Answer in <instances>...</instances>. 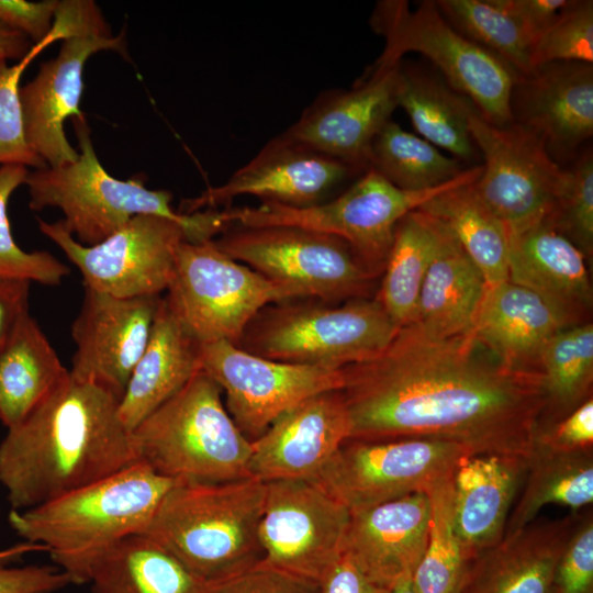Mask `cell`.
Listing matches in <instances>:
<instances>
[{"label": "cell", "mask_w": 593, "mask_h": 593, "mask_svg": "<svg viewBox=\"0 0 593 593\" xmlns=\"http://www.w3.org/2000/svg\"><path fill=\"white\" fill-rule=\"evenodd\" d=\"M40 231L78 268L83 287L119 298L166 292L180 244L188 242L178 222L152 214L132 217L102 242H77L63 222L37 219Z\"/></svg>", "instance_id": "obj_15"}, {"label": "cell", "mask_w": 593, "mask_h": 593, "mask_svg": "<svg viewBox=\"0 0 593 593\" xmlns=\"http://www.w3.org/2000/svg\"><path fill=\"white\" fill-rule=\"evenodd\" d=\"M473 182L452 186L417 210L449 230L479 268L488 287H491L508 280L507 232L503 222L477 193Z\"/></svg>", "instance_id": "obj_33"}, {"label": "cell", "mask_w": 593, "mask_h": 593, "mask_svg": "<svg viewBox=\"0 0 593 593\" xmlns=\"http://www.w3.org/2000/svg\"><path fill=\"white\" fill-rule=\"evenodd\" d=\"M588 258L593 251V156L583 155L571 169L547 219Z\"/></svg>", "instance_id": "obj_42"}, {"label": "cell", "mask_w": 593, "mask_h": 593, "mask_svg": "<svg viewBox=\"0 0 593 593\" xmlns=\"http://www.w3.org/2000/svg\"><path fill=\"white\" fill-rule=\"evenodd\" d=\"M92 593H210L174 555L144 534L104 552L90 568Z\"/></svg>", "instance_id": "obj_31"}, {"label": "cell", "mask_w": 593, "mask_h": 593, "mask_svg": "<svg viewBox=\"0 0 593 593\" xmlns=\"http://www.w3.org/2000/svg\"><path fill=\"white\" fill-rule=\"evenodd\" d=\"M551 593H593V515L578 514L571 535L557 562Z\"/></svg>", "instance_id": "obj_44"}, {"label": "cell", "mask_w": 593, "mask_h": 593, "mask_svg": "<svg viewBox=\"0 0 593 593\" xmlns=\"http://www.w3.org/2000/svg\"><path fill=\"white\" fill-rule=\"evenodd\" d=\"M30 281L0 277V345L29 312Z\"/></svg>", "instance_id": "obj_51"}, {"label": "cell", "mask_w": 593, "mask_h": 593, "mask_svg": "<svg viewBox=\"0 0 593 593\" xmlns=\"http://www.w3.org/2000/svg\"><path fill=\"white\" fill-rule=\"evenodd\" d=\"M119 398L64 379L0 443V483L11 510L49 502L137 462Z\"/></svg>", "instance_id": "obj_2"}, {"label": "cell", "mask_w": 593, "mask_h": 593, "mask_svg": "<svg viewBox=\"0 0 593 593\" xmlns=\"http://www.w3.org/2000/svg\"><path fill=\"white\" fill-rule=\"evenodd\" d=\"M58 3V0H0V21L35 44L53 30Z\"/></svg>", "instance_id": "obj_47"}, {"label": "cell", "mask_w": 593, "mask_h": 593, "mask_svg": "<svg viewBox=\"0 0 593 593\" xmlns=\"http://www.w3.org/2000/svg\"><path fill=\"white\" fill-rule=\"evenodd\" d=\"M445 19L463 36L494 53L519 76L533 70V42L499 0H436Z\"/></svg>", "instance_id": "obj_39"}, {"label": "cell", "mask_w": 593, "mask_h": 593, "mask_svg": "<svg viewBox=\"0 0 593 593\" xmlns=\"http://www.w3.org/2000/svg\"><path fill=\"white\" fill-rule=\"evenodd\" d=\"M578 513L533 521L469 564L459 593H551L557 562Z\"/></svg>", "instance_id": "obj_26"}, {"label": "cell", "mask_w": 593, "mask_h": 593, "mask_svg": "<svg viewBox=\"0 0 593 593\" xmlns=\"http://www.w3.org/2000/svg\"><path fill=\"white\" fill-rule=\"evenodd\" d=\"M411 575L402 578L395 583L392 593H416L411 582Z\"/></svg>", "instance_id": "obj_54"}, {"label": "cell", "mask_w": 593, "mask_h": 593, "mask_svg": "<svg viewBox=\"0 0 593 593\" xmlns=\"http://www.w3.org/2000/svg\"><path fill=\"white\" fill-rule=\"evenodd\" d=\"M342 372L355 439L434 438L528 459L546 406L539 371L505 366L472 335L438 336L414 323Z\"/></svg>", "instance_id": "obj_1"}, {"label": "cell", "mask_w": 593, "mask_h": 593, "mask_svg": "<svg viewBox=\"0 0 593 593\" xmlns=\"http://www.w3.org/2000/svg\"><path fill=\"white\" fill-rule=\"evenodd\" d=\"M65 20L55 14L51 33L15 64L0 61V165H21L35 169L44 168L45 161L31 148L26 139L20 80L27 66L47 46L68 36Z\"/></svg>", "instance_id": "obj_40"}, {"label": "cell", "mask_w": 593, "mask_h": 593, "mask_svg": "<svg viewBox=\"0 0 593 593\" xmlns=\"http://www.w3.org/2000/svg\"><path fill=\"white\" fill-rule=\"evenodd\" d=\"M32 45V42L24 34L0 21V61L20 60Z\"/></svg>", "instance_id": "obj_52"}, {"label": "cell", "mask_w": 593, "mask_h": 593, "mask_svg": "<svg viewBox=\"0 0 593 593\" xmlns=\"http://www.w3.org/2000/svg\"><path fill=\"white\" fill-rule=\"evenodd\" d=\"M429 503L415 492L350 513L347 552L373 581L393 589L413 574L427 544Z\"/></svg>", "instance_id": "obj_24"}, {"label": "cell", "mask_w": 593, "mask_h": 593, "mask_svg": "<svg viewBox=\"0 0 593 593\" xmlns=\"http://www.w3.org/2000/svg\"><path fill=\"white\" fill-rule=\"evenodd\" d=\"M400 63L383 69L370 67L353 89L322 94L281 134L301 146L368 169L371 144L398 108Z\"/></svg>", "instance_id": "obj_20"}, {"label": "cell", "mask_w": 593, "mask_h": 593, "mask_svg": "<svg viewBox=\"0 0 593 593\" xmlns=\"http://www.w3.org/2000/svg\"><path fill=\"white\" fill-rule=\"evenodd\" d=\"M398 108L404 109L421 137L458 160L471 161L477 149L469 128L471 101L441 79L399 65Z\"/></svg>", "instance_id": "obj_32"}, {"label": "cell", "mask_w": 593, "mask_h": 593, "mask_svg": "<svg viewBox=\"0 0 593 593\" xmlns=\"http://www.w3.org/2000/svg\"><path fill=\"white\" fill-rule=\"evenodd\" d=\"M533 448L560 452L593 449L592 396L560 419L539 426Z\"/></svg>", "instance_id": "obj_46"}, {"label": "cell", "mask_w": 593, "mask_h": 593, "mask_svg": "<svg viewBox=\"0 0 593 593\" xmlns=\"http://www.w3.org/2000/svg\"><path fill=\"white\" fill-rule=\"evenodd\" d=\"M72 584L58 567H5L0 563V593H55Z\"/></svg>", "instance_id": "obj_48"}, {"label": "cell", "mask_w": 593, "mask_h": 593, "mask_svg": "<svg viewBox=\"0 0 593 593\" xmlns=\"http://www.w3.org/2000/svg\"><path fill=\"white\" fill-rule=\"evenodd\" d=\"M83 300L71 325L76 351L69 374L121 399L143 354L161 300L119 298L83 287Z\"/></svg>", "instance_id": "obj_19"}, {"label": "cell", "mask_w": 593, "mask_h": 593, "mask_svg": "<svg viewBox=\"0 0 593 593\" xmlns=\"http://www.w3.org/2000/svg\"><path fill=\"white\" fill-rule=\"evenodd\" d=\"M585 259L547 220L507 234L508 280L545 300L567 327L589 322L592 288Z\"/></svg>", "instance_id": "obj_23"}, {"label": "cell", "mask_w": 593, "mask_h": 593, "mask_svg": "<svg viewBox=\"0 0 593 593\" xmlns=\"http://www.w3.org/2000/svg\"><path fill=\"white\" fill-rule=\"evenodd\" d=\"M527 465L524 457L473 454L455 469L456 529L470 562L503 539Z\"/></svg>", "instance_id": "obj_25"}, {"label": "cell", "mask_w": 593, "mask_h": 593, "mask_svg": "<svg viewBox=\"0 0 593 593\" xmlns=\"http://www.w3.org/2000/svg\"><path fill=\"white\" fill-rule=\"evenodd\" d=\"M208 585L210 593H318V582L262 561L238 574Z\"/></svg>", "instance_id": "obj_45"}, {"label": "cell", "mask_w": 593, "mask_h": 593, "mask_svg": "<svg viewBox=\"0 0 593 593\" xmlns=\"http://www.w3.org/2000/svg\"><path fill=\"white\" fill-rule=\"evenodd\" d=\"M318 593H392V589L370 579L344 551L320 580Z\"/></svg>", "instance_id": "obj_50"}, {"label": "cell", "mask_w": 593, "mask_h": 593, "mask_svg": "<svg viewBox=\"0 0 593 593\" xmlns=\"http://www.w3.org/2000/svg\"><path fill=\"white\" fill-rule=\"evenodd\" d=\"M435 245V221L426 213L414 210L396 224L376 298L398 328L415 318Z\"/></svg>", "instance_id": "obj_35"}, {"label": "cell", "mask_w": 593, "mask_h": 593, "mask_svg": "<svg viewBox=\"0 0 593 593\" xmlns=\"http://www.w3.org/2000/svg\"><path fill=\"white\" fill-rule=\"evenodd\" d=\"M469 128L484 161L473 187L503 222L507 234L547 220L567 170L553 160L542 141L515 122L494 125L475 108L469 115Z\"/></svg>", "instance_id": "obj_14"}, {"label": "cell", "mask_w": 593, "mask_h": 593, "mask_svg": "<svg viewBox=\"0 0 593 593\" xmlns=\"http://www.w3.org/2000/svg\"><path fill=\"white\" fill-rule=\"evenodd\" d=\"M434 221L435 250L412 323L438 336L471 335L488 284L449 230Z\"/></svg>", "instance_id": "obj_29"}, {"label": "cell", "mask_w": 593, "mask_h": 593, "mask_svg": "<svg viewBox=\"0 0 593 593\" xmlns=\"http://www.w3.org/2000/svg\"><path fill=\"white\" fill-rule=\"evenodd\" d=\"M27 175L25 166H0V277L55 287L69 275V268L48 251L22 249L11 231L8 203L16 188L24 184Z\"/></svg>", "instance_id": "obj_41"}, {"label": "cell", "mask_w": 593, "mask_h": 593, "mask_svg": "<svg viewBox=\"0 0 593 593\" xmlns=\"http://www.w3.org/2000/svg\"><path fill=\"white\" fill-rule=\"evenodd\" d=\"M71 32L63 40L56 57L41 65L36 76L21 86L26 139L49 167L75 161L78 152L64 131L68 118L82 115L87 60L101 51L125 54L122 35H113L100 8L91 0H67Z\"/></svg>", "instance_id": "obj_13"}, {"label": "cell", "mask_w": 593, "mask_h": 593, "mask_svg": "<svg viewBox=\"0 0 593 593\" xmlns=\"http://www.w3.org/2000/svg\"><path fill=\"white\" fill-rule=\"evenodd\" d=\"M265 492V482L254 477L177 481L143 534L205 583L219 582L262 560L258 526Z\"/></svg>", "instance_id": "obj_5"}, {"label": "cell", "mask_w": 593, "mask_h": 593, "mask_svg": "<svg viewBox=\"0 0 593 593\" xmlns=\"http://www.w3.org/2000/svg\"><path fill=\"white\" fill-rule=\"evenodd\" d=\"M360 171L365 170L280 134L234 171L225 183L183 200L178 212L192 214L216 209L239 195H255L262 202L289 206H310L326 201L345 180Z\"/></svg>", "instance_id": "obj_18"}, {"label": "cell", "mask_w": 593, "mask_h": 593, "mask_svg": "<svg viewBox=\"0 0 593 593\" xmlns=\"http://www.w3.org/2000/svg\"><path fill=\"white\" fill-rule=\"evenodd\" d=\"M35 551L47 552V549L43 545L24 541L22 544L0 550V563L4 564L7 562L20 559L29 552Z\"/></svg>", "instance_id": "obj_53"}, {"label": "cell", "mask_w": 593, "mask_h": 593, "mask_svg": "<svg viewBox=\"0 0 593 593\" xmlns=\"http://www.w3.org/2000/svg\"><path fill=\"white\" fill-rule=\"evenodd\" d=\"M510 513L504 536L536 519L539 511L558 504L581 512L593 502V449L572 452L533 448L526 475Z\"/></svg>", "instance_id": "obj_34"}, {"label": "cell", "mask_w": 593, "mask_h": 593, "mask_svg": "<svg viewBox=\"0 0 593 593\" xmlns=\"http://www.w3.org/2000/svg\"><path fill=\"white\" fill-rule=\"evenodd\" d=\"M227 256L282 287L292 300L368 298L377 278L344 240L291 226H230L214 238Z\"/></svg>", "instance_id": "obj_10"}, {"label": "cell", "mask_w": 593, "mask_h": 593, "mask_svg": "<svg viewBox=\"0 0 593 593\" xmlns=\"http://www.w3.org/2000/svg\"><path fill=\"white\" fill-rule=\"evenodd\" d=\"M199 369L225 394V407L250 441L302 401L339 390L342 369L267 359L230 342L200 344Z\"/></svg>", "instance_id": "obj_16"}, {"label": "cell", "mask_w": 593, "mask_h": 593, "mask_svg": "<svg viewBox=\"0 0 593 593\" xmlns=\"http://www.w3.org/2000/svg\"><path fill=\"white\" fill-rule=\"evenodd\" d=\"M370 24L385 41L371 68L398 65L404 54L418 53L441 72L448 86L466 97L490 123L513 122L511 98L516 71L494 53L459 33L434 0L411 10L405 0L377 3Z\"/></svg>", "instance_id": "obj_8"}, {"label": "cell", "mask_w": 593, "mask_h": 593, "mask_svg": "<svg viewBox=\"0 0 593 593\" xmlns=\"http://www.w3.org/2000/svg\"><path fill=\"white\" fill-rule=\"evenodd\" d=\"M350 438V422L339 390L307 398L250 441L249 475L262 482L313 481Z\"/></svg>", "instance_id": "obj_21"}, {"label": "cell", "mask_w": 593, "mask_h": 593, "mask_svg": "<svg viewBox=\"0 0 593 593\" xmlns=\"http://www.w3.org/2000/svg\"><path fill=\"white\" fill-rule=\"evenodd\" d=\"M398 331L377 298L291 300L264 307L237 346L277 361L343 369L381 353Z\"/></svg>", "instance_id": "obj_7"}, {"label": "cell", "mask_w": 593, "mask_h": 593, "mask_svg": "<svg viewBox=\"0 0 593 593\" xmlns=\"http://www.w3.org/2000/svg\"><path fill=\"white\" fill-rule=\"evenodd\" d=\"M262 562L316 582L345 551L350 512L309 480L265 482Z\"/></svg>", "instance_id": "obj_17"}, {"label": "cell", "mask_w": 593, "mask_h": 593, "mask_svg": "<svg viewBox=\"0 0 593 593\" xmlns=\"http://www.w3.org/2000/svg\"><path fill=\"white\" fill-rule=\"evenodd\" d=\"M176 482L136 462L49 502L11 510L8 519L25 541L45 546L72 584H83L104 552L146 530Z\"/></svg>", "instance_id": "obj_3"}, {"label": "cell", "mask_w": 593, "mask_h": 593, "mask_svg": "<svg viewBox=\"0 0 593 593\" xmlns=\"http://www.w3.org/2000/svg\"><path fill=\"white\" fill-rule=\"evenodd\" d=\"M469 455L467 447L443 439L349 438L313 482L351 513L426 492Z\"/></svg>", "instance_id": "obj_12"}, {"label": "cell", "mask_w": 593, "mask_h": 593, "mask_svg": "<svg viewBox=\"0 0 593 593\" xmlns=\"http://www.w3.org/2000/svg\"><path fill=\"white\" fill-rule=\"evenodd\" d=\"M200 343L161 296L147 345L119 401V416L132 433L199 371Z\"/></svg>", "instance_id": "obj_28"}, {"label": "cell", "mask_w": 593, "mask_h": 593, "mask_svg": "<svg viewBox=\"0 0 593 593\" xmlns=\"http://www.w3.org/2000/svg\"><path fill=\"white\" fill-rule=\"evenodd\" d=\"M78 158L69 164L35 169L25 179L31 210L57 208L67 231L82 245H96L132 217L159 215L180 223L188 242L214 239L230 227L222 210L208 209L181 214L171 205L167 190H152L138 178L112 177L99 161L85 115L72 118Z\"/></svg>", "instance_id": "obj_4"}, {"label": "cell", "mask_w": 593, "mask_h": 593, "mask_svg": "<svg viewBox=\"0 0 593 593\" xmlns=\"http://www.w3.org/2000/svg\"><path fill=\"white\" fill-rule=\"evenodd\" d=\"M425 493L429 503L428 537L411 578L413 589L416 593H459L470 561L456 529L454 473Z\"/></svg>", "instance_id": "obj_38"}, {"label": "cell", "mask_w": 593, "mask_h": 593, "mask_svg": "<svg viewBox=\"0 0 593 593\" xmlns=\"http://www.w3.org/2000/svg\"><path fill=\"white\" fill-rule=\"evenodd\" d=\"M68 374L38 323L24 314L0 345V422L21 423Z\"/></svg>", "instance_id": "obj_30"}, {"label": "cell", "mask_w": 593, "mask_h": 593, "mask_svg": "<svg viewBox=\"0 0 593 593\" xmlns=\"http://www.w3.org/2000/svg\"><path fill=\"white\" fill-rule=\"evenodd\" d=\"M523 27L533 45L552 25L570 0H499ZM534 47V46H533Z\"/></svg>", "instance_id": "obj_49"}, {"label": "cell", "mask_w": 593, "mask_h": 593, "mask_svg": "<svg viewBox=\"0 0 593 593\" xmlns=\"http://www.w3.org/2000/svg\"><path fill=\"white\" fill-rule=\"evenodd\" d=\"M546 406L539 426L556 422L591 398L593 324L563 328L546 344L538 360Z\"/></svg>", "instance_id": "obj_36"}, {"label": "cell", "mask_w": 593, "mask_h": 593, "mask_svg": "<svg viewBox=\"0 0 593 593\" xmlns=\"http://www.w3.org/2000/svg\"><path fill=\"white\" fill-rule=\"evenodd\" d=\"M563 328L545 300L505 280L486 288L471 335L505 366L538 371L541 350Z\"/></svg>", "instance_id": "obj_27"}, {"label": "cell", "mask_w": 593, "mask_h": 593, "mask_svg": "<svg viewBox=\"0 0 593 593\" xmlns=\"http://www.w3.org/2000/svg\"><path fill=\"white\" fill-rule=\"evenodd\" d=\"M481 172L482 166L475 165L441 186L407 191L368 168L347 190L318 204L296 208L261 202L257 206L226 208L223 213L231 226H291L335 236L378 276L383 272L399 221L441 191L478 180Z\"/></svg>", "instance_id": "obj_9"}, {"label": "cell", "mask_w": 593, "mask_h": 593, "mask_svg": "<svg viewBox=\"0 0 593 593\" xmlns=\"http://www.w3.org/2000/svg\"><path fill=\"white\" fill-rule=\"evenodd\" d=\"M165 299L200 344L235 345L264 307L292 300L282 287L224 254L214 239L180 244Z\"/></svg>", "instance_id": "obj_11"}, {"label": "cell", "mask_w": 593, "mask_h": 593, "mask_svg": "<svg viewBox=\"0 0 593 593\" xmlns=\"http://www.w3.org/2000/svg\"><path fill=\"white\" fill-rule=\"evenodd\" d=\"M368 168L407 191L441 186L465 170L458 159L445 155L392 120L374 137L368 155Z\"/></svg>", "instance_id": "obj_37"}, {"label": "cell", "mask_w": 593, "mask_h": 593, "mask_svg": "<svg viewBox=\"0 0 593 593\" xmlns=\"http://www.w3.org/2000/svg\"><path fill=\"white\" fill-rule=\"evenodd\" d=\"M222 394L215 381L197 371L132 432L137 462L175 481L250 477V440L235 425Z\"/></svg>", "instance_id": "obj_6"}, {"label": "cell", "mask_w": 593, "mask_h": 593, "mask_svg": "<svg viewBox=\"0 0 593 593\" xmlns=\"http://www.w3.org/2000/svg\"><path fill=\"white\" fill-rule=\"evenodd\" d=\"M513 122L535 133L547 150L568 154L593 135V66L555 61L517 77Z\"/></svg>", "instance_id": "obj_22"}, {"label": "cell", "mask_w": 593, "mask_h": 593, "mask_svg": "<svg viewBox=\"0 0 593 593\" xmlns=\"http://www.w3.org/2000/svg\"><path fill=\"white\" fill-rule=\"evenodd\" d=\"M593 63V1L570 0L533 47L532 64Z\"/></svg>", "instance_id": "obj_43"}]
</instances>
